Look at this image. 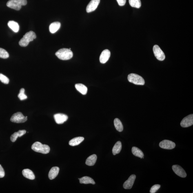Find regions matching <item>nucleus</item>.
Wrapping results in <instances>:
<instances>
[{
    "label": "nucleus",
    "instance_id": "7",
    "mask_svg": "<svg viewBox=\"0 0 193 193\" xmlns=\"http://www.w3.org/2000/svg\"><path fill=\"white\" fill-rule=\"evenodd\" d=\"M153 50L157 59L160 61H163L165 59V54L159 46L157 45H154Z\"/></svg>",
    "mask_w": 193,
    "mask_h": 193
},
{
    "label": "nucleus",
    "instance_id": "26",
    "mask_svg": "<svg viewBox=\"0 0 193 193\" xmlns=\"http://www.w3.org/2000/svg\"><path fill=\"white\" fill-rule=\"evenodd\" d=\"M132 152L133 154L137 157L141 158L143 157L144 154L142 151L137 147H133L132 149Z\"/></svg>",
    "mask_w": 193,
    "mask_h": 193
},
{
    "label": "nucleus",
    "instance_id": "19",
    "mask_svg": "<svg viewBox=\"0 0 193 193\" xmlns=\"http://www.w3.org/2000/svg\"><path fill=\"white\" fill-rule=\"evenodd\" d=\"M97 160V156L95 154L92 155L87 158L85 164L89 166H93L95 165Z\"/></svg>",
    "mask_w": 193,
    "mask_h": 193
},
{
    "label": "nucleus",
    "instance_id": "33",
    "mask_svg": "<svg viewBox=\"0 0 193 193\" xmlns=\"http://www.w3.org/2000/svg\"><path fill=\"white\" fill-rule=\"evenodd\" d=\"M120 6H122L125 4L126 0H117Z\"/></svg>",
    "mask_w": 193,
    "mask_h": 193
},
{
    "label": "nucleus",
    "instance_id": "25",
    "mask_svg": "<svg viewBox=\"0 0 193 193\" xmlns=\"http://www.w3.org/2000/svg\"><path fill=\"white\" fill-rule=\"evenodd\" d=\"M114 125L116 130L120 132L122 131L123 129V125L121 122L118 118H115L114 121Z\"/></svg>",
    "mask_w": 193,
    "mask_h": 193
},
{
    "label": "nucleus",
    "instance_id": "8",
    "mask_svg": "<svg viewBox=\"0 0 193 193\" xmlns=\"http://www.w3.org/2000/svg\"><path fill=\"white\" fill-rule=\"evenodd\" d=\"M159 146L161 148L167 150H172L176 146V144L174 142L168 140H164L160 142Z\"/></svg>",
    "mask_w": 193,
    "mask_h": 193
},
{
    "label": "nucleus",
    "instance_id": "10",
    "mask_svg": "<svg viewBox=\"0 0 193 193\" xmlns=\"http://www.w3.org/2000/svg\"><path fill=\"white\" fill-rule=\"evenodd\" d=\"M172 169L175 173L180 177L185 178L187 176V174L185 171L180 166L173 165L172 167Z\"/></svg>",
    "mask_w": 193,
    "mask_h": 193
},
{
    "label": "nucleus",
    "instance_id": "32",
    "mask_svg": "<svg viewBox=\"0 0 193 193\" xmlns=\"http://www.w3.org/2000/svg\"><path fill=\"white\" fill-rule=\"evenodd\" d=\"M5 176V172L4 171L1 166L0 165V178H3Z\"/></svg>",
    "mask_w": 193,
    "mask_h": 193
},
{
    "label": "nucleus",
    "instance_id": "29",
    "mask_svg": "<svg viewBox=\"0 0 193 193\" xmlns=\"http://www.w3.org/2000/svg\"><path fill=\"white\" fill-rule=\"evenodd\" d=\"M9 57L8 52L4 49L0 48V58L6 59Z\"/></svg>",
    "mask_w": 193,
    "mask_h": 193
},
{
    "label": "nucleus",
    "instance_id": "1",
    "mask_svg": "<svg viewBox=\"0 0 193 193\" xmlns=\"http://www.w3.org/2000/svg\"><path fill=\"white\" fill-rule=\"evenodd\" d=\"M36 38V34L34 32L30 31L27 32L23 36V37L19 42V45L20 46L25 47L27 46L30 42L33 41L34 39Z\"/></svg>",
    "mask_w": 193,
    "mask_h": 193
},
{
    "label": "nucleus",
    "instance_id": "13",
    "mask_svg": "<svg viewBox=\"0 0 193 193\" xmlns=\"http://www.w3.org/2000/svg\"><path fill=\"white\" fill-rule=\"evenodd\" d=\"M136 178V176L134 174H132L128 179L125 182L123 185V188L125 189H130L132 188L134 181Z\"/></svg>",
    "mask_w": 193,
    "mask_h": 193
},
{
    "label": "nucleus",
    "instance_id": "3",
    "mask_svg": "<svg viewBox=\"0 0 193 193\" xmlns=\"http://www.w3.org/2000/svg\"><path fill=\"white\" fill-rule=\"evenodd\" d=\"M32 149L34 151L46 154L50 152V148L48 145H43L39 142L34 143L32 146Z\"/></svg>",
    "mask_w": 193,
    "mask_h": 193
},
{
    "label": "nucleus",
    "instance_id": "18",
    "mask_svg": "<svg viewBox=\"0 0 193 193\" xmlns=\"http://www.w3.org/2000/svg\"><path fill=\"white\" fill-rule=\"evenodd\" d=\"M26 131L25 130H19L17 132L14 133L10 137V140L12 142L16 141L18 137H21L26 134Z\"/></svg>",
    "mask_w": 193,
    "mask_h": 193
},
{
    "label": "nucleus",
    "instance_id": "31",
    "mask_svg": "<svg viewBox=\"0 0 193 193\" xmlns=\"http://www.w3.org/2000/svg\"><path fill=\"white\" fill-rule=\"evenodd\" d=\"M161 186L160 185H155L151 189L150 192L151 193H156L160 189Z\"/></svg>",
    "mask_w": 193,
    "mask_h": 193
},
{
    "label": "nucleus",
    "instance_id": "11",
    "mask_svg": "<svg viewBox=\"0 0 193 193\" xmlns=\"http://www.w3.org/2000/svg\"><path fill=\"white\" fill-rule=\"evenodd\" d=\"M100 0H92L87 5L86 11L90 13L94 11L97 8L100 3Z\"/></svg>",
    "mask_w": 193,
    "mask_h": 193
},
{
    "label": "nucleus",
    "instance_id": "17",
    "mask_svg": "<svg viewBox=\"0 0 193 193\" xmlns=\"http://www.w3.org/2000/svg\"><path fill=\"white\" fill-rule=\"evenodd\" d=\"M22 174L25 177L31 180H33L35 176L32 171L29 169H25L22 171Z\"/></svg>",
    "mask_w": 193,
    "mask_h": 193
},
{
    "label": "nucleus",
    "instance_id": "21",
    "mask_svg": "<svg viewBox=\"0 0 193 193\" xmlns=\"http://www.w3.org/2000/svg\"><path fill=\"white\" fill-rule=\"evenodd\" d=\"M79 180L80 183L81 184H92L94 185L95 184V182L94 180L88 176H85L80 178H78Z\"/></svg>",
    "mask_w": 193,
    "mask_h": 193
},
{
    "label": "nucleus",
    "instance_id": "24",
    "mask_svg": "<svg viewBox=\"0 0 193 193\" xmlns=\"http://www.w3.org/2000/svg\"><path fill=\"white\" fill-rule=\"evenodd\" d=\"M122 143L119 141L117 142L112 149V153L114 155L119 154L121 150Z\"/></svg>",
    "mask_w": 193,
    "mask_h": 193
},
{
    "label": "nucleus",
    "instance_id": "22",
    "mask_svg": "<svg viewBox=\"0 0 193 193\" xmlns=\"http://www.w3.org/2000/svg\"><path fill=\"white\" fill-rule=\"evenodd\" d=\"M8 26L13 31L17 33L19 31V26L17 22L14 21H10L8 23Z\"/></svg>",
    "mask_w": 193,
    "mask_h": 193
},
{
    "label": "nucleus",
    "instance_id": "20",
    "mask_svg": "<svg viewBox=\"0 0 193 193\" xmlns=\"http://www.w3.org/2000/svg\"><path fill=\"white\" fill-rule=\"evenodd\" d=\"M84 140V138L82 137H75L73 139L69 141V144L70 145L72 146H76L80 144Z\"/></svg>",
    "mask_w": 193,
    "mask_h": 193
},
{
    "label": "nucleus",
    "instance_id": "16",
    "mask_svg": "<svg viewBox=\"0 0 193 193\" xmlns=\"http://www.w3.org/2000/svg\"><path fill=\"white\" fill-rule=\"evenodd\" d=\"M61 25V23L58 22H54L51 24L49 27V30L51 33H54L57 32L59 30Z\"/></svg>",
    "mask_w": 193,
    "mask_h": 193
},
{
    "label": "nucleus",
    "instance_id": "6",
    "mask_svg": "<svg viewBox=\"0 0 193 193\" xmlns=\"http://www.w3.org/2000/svg\"><path fill=\"white\" fill-rule=\"evenodd\" d=\"M27 120V117L24 116L21 112H18L12 115L10 118L11 121L16 123L25 122Z\"/></svg>",
    "mask_w": 193,
    "mask_h": 193
},
{
    "label": "nucleus",
    "instance_id": "4",
    "mask_svg": "<svg viewBox=\"0 0 193 193\" xmlns=\"http://www.w3.org/2000/svg\"><path fill=\"white\" fill-rule=\"evenodd\" d=\"M27 0H10L7 2V6L16 10H21L22 6L27 4Z\"/></svg>",
    "mask_w": 193,
    "mask_h": 193
},
{
    "label": "nucleus",
    "instance_id": "9",
    "mask_svg": "<svg viewBox=\"0 0 193 193\" xmlns=\"http://www.w3.org/2000/svg\"><path fill=\"white\" fill-rule=\"evenodd\" d=\"M180 125L183 128L192 126L193 125V114H191L183 118Z\"/></svg>",
    "mask_w": 193,
    "mask_h": 193
},
{
    "label": "nucleus",
    "instance_id": "30",
    "mask_svg": "<svg viewBox=\"0 0 193 193\" xmlns=\"http://www.w3.org/2000/svg\"><path fill=\"white\" fill-rule=\"evenodd\" d=\"M0 81L5 84H8L10 82V80L8 77L1 73H0Z\"/></svg>",
    "mask_w": 193,
    "mask_h": 193
},
{
    "label": "nucleus",
    "instance_id": "14",
    "mask_svg": "<svg viewBox=\"0 0 193 193\" xmlns=\"http://www.w3.org/2000/svg\"><path fill=\"white\" fill-rule=\"evenodd\" d=\"M111 56L110 51L105 50L103 51L100 55L99 61L101 63L105 64L107 62L110 58Z\"/></svg>",
    "mask_w": 193,
    "mask_h": 193
},
{
    "label": "nucleus",
    "instance_id": "15",
    "mask_svg": "<svg viewBox=\"0 0 193 193\" xmlns=\"http://www.w3.org/2000/svg\"><path fill=\"white\" fill-rule=\"evenodd\" d=\"M59 168L58 167H54L50 169L49 172L48 177L50 180L54 179L59 173Z\"/></svg>",
    "mask_w": 193,
    "mask_h": 193
},
{
    "label": "nucleus",
    "instance_id": "23",
    "mask_svg": "<svg viewBox=\"0 0 193 193\" xmlns=\"http://www.w3.org/2000/svg\"><path fill=\"white\" fill-rule=\"evenodd\" d=\"M75 87L76 90L83 95H85L87 94L88 89L85 85L82 84H77L75 85Z\"/></svg>",
    "mask_w": 193,
    "mask_h": 193
},
{
    "label": "nucleus",
    "instance_id": "12",
    "mask_svg": "<svg viewBox=\"0 0 193 193\" xmlns=\"http://www.w3.org/2000/svg\"><path fill=\"white\" fill-rule=\"evenodd\" d=\"M54 119L56 123L58 124H62L66 121L68 119V117L66 114H54Z\"/></svg>",
    "mask_w": 193,
    "mask_h": 193
},
{
    "label": "nucleus",
    "instance_id": "5",
    "mask_svg": "<svg viewBox=\"0 0 193 193\" xmlns=\"http://www.w3.org/2000/svg\"><path fill=\"white\" fill-rule=\"evenodd\" d=\"M128 79L130 82L136 85H143L145 83L143 78L141 76L136 74L131 73L129 74Z\"/></svg>",
    "mask_w": 193,
    "mask_h": 193
},
{
    "label": "nucleus",
    "instance_id": "27",
    "mask_svg": "<svg viewBox=\"0 0 193 193\" xmlns=\"http://www.w3.org/2000/svg\"><path fill=\"white\" fill-rule=\"evenodd\" d=\"M129 2L131 6L134 8H139L141 5L140 0H129Z\"/></svg>",
    "mask_w": 193,
    "mask_h": 193
},
{
    "label": "nucleus",
    "instance_id": "2",
    "mask_svg": "<svg viewBox=\"0 0 193 193\" xmlns=\"http://www.w3.org/2000/svg\"><path fill=\"white\" fill-rule=\"evenodd\" d=\"M56 55L60 59L68 60L72 58L73 53L70 49L62 48L60 49L56 52Z\"/></svg>",
    "mask_w": 193,
    "mask_h": 193
},
{
    "label": "nucleus",
    "instance_id": "28",
    "mask_svg": "<svg viewBox=\"0 0 193 193\" xmlns=\"http://www.w3.org/2000/svg\"><path fill=\"white\" fill-rule=\"evenodd\" d=\"M18 97L20 100L23 101L27 99V96L25 94V90L24 88H21L20 90L19 93L18 95Z\"/></svg>",
    "mask_w": 193,
    "mask_h": 193
}]
</instances>
